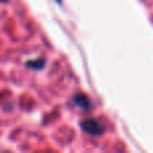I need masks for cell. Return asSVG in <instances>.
Returning <instances> with one entry per match:
<instances>
[{
    "label": "cell",
    "instance_id": "cell-4",
    "mask_svg": "<svg viewBox=\"0 0 153 153\" xmlns=\"http://www.w3.org/2000/svg\"><path fill=\"white\" fill-rule=\"evenodd\" d=\"M10 0H0V4H5V3H8Z\"/></svg>",
    "mask_w": 153,
    "mask_h": 153
},
{
    "label": "cell",
    "instance_id": "cell-1",
    "mask_svg": "<svg viewBox=\"0 0 153 153\" xmlns=\"http://www.w3.org/2000/svg\"><path fill=\"white\" fill-rule=\"evenodd\" d=\"M81 129L85 133L93 136V137H98V136L103 134L105 132V126H103L102 122H100L95 118H87L85 121L81 122Z\"/></svg>",
    "mask_w": 153,
    "mask_h": 153
},
{
    "label": "cell",
    "instance_id": "cell-3",
    "mask_svg": "<svg viewBox=\"0 0 153 153\" xmlns=\"http://www.w3.org/2000/svg\"><path fill=\"white\" fill-rule=\"evenodd\" d=\"M27 66L31 67V69L42 70L43 66H45V59L39 58V59H36V61H30V62H27Z\"/></svg>",
    "mask_w": 153,
    "mask_h": 153
},
{
    "label": "cell",
    "instance_id": "cell-2",
    "mask_svg": "<svg viewBox=\"0 0 153 153\" xmlns=\"http://www.w3.org/2000/svg\"><path fill=\"white\" fill-rule=\"evenodd\" d=\"M73 102H74L79 109H82L83 111H87L91 109V102H90L89 97L85 94H75L74 97H73Z\"/></svg>",
    "mask_w": 153,
    "mask_h": 153
}]
</instances>
